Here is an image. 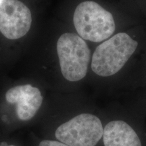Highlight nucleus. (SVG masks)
Here are the masks:
<instances>
[{
	"mask_svg": "<svg viewBox=\"0 0 146 146\" xmlns=\"http://www.w3.org/2000/svg\"><path fill=\"white\" fill-rule=\"evenodd\" d=\"M138 45L125 33L115 35L97 47L92 56V70L101 76L118 72L125 66Z\"/></svg>",
	"mask_w": 146,
	"mask_h": 146,
	"instance_id": "f257e3e1",
	"label": "nucleus"
},
{
	"mask_svg": "<svg viewBox=\"0 0 146 146\" xmlns=\"http://www.w3.org/2000/svg\"><path fill=\"white\" fill-rule=\"evenodd\" d=\"M73 21L79 36L90 41H104L115 31L112 14L94 1L80 3L74 11Z\"/></svg>",
	"mask_w": 146,
	"mask_h": 146,
	"instance_id": "f03ea898",
	"label": "nucleus"
},
{
	"mask_svg": "<svg viewBox=\"0 0 146 146\" xmlns=\"http://www.w3.org/2000/svg\"><path fill=\"white\" fill-rule=\"evenodd\" d=\"M62 74L69 81H78L87 74L91 52L86 42L74 33H64L57 43Z\"/></svg>",
	"mask_w": 146,
	"mask_h": 146,
	"instance_id": "7ed1b4c3",
	"label": "nucleus"
},
{
	"mask_svg": "<svg viewBox=\"0 0 146 146\" xmlns=\"http://www.w3.org/2000/svg\"><path fill=\"white\" fill-rule=\"evenodd\" d=\"M103 132L100 118L84 113L60 125L55 135L59 141L69 146H96Z\"/></svg>",
	"mask_w": 146,
	"mask_h": 146,
	"instance_id": "20e7f679",
	"label": "nucleus"
},
{
	"mask_svg": "<svg viewBox=\"0 0 146 146\" xmlns=\"http://www.w3.org/2000/svg\"><path fill=\"white\" fill-rule=\"evenodd\" d=\"M31 12L18 0H0V32L9 39L23 37L30 30Z\"/></svg>",
	"mask_w": 146,
	"mask_h": 146,
	"instance_id": "39448f33",
	"label": "nucleus"
},
{
	"mask_svg": "<svg viewBox=\"0 0 146 146\" xmlns=\"http://www.w3.org/2000/svg\"><path fill=\"white\" fill-rule=\"evenodd\" d=\"M5 100L10 104H16L18 118L27 121L34 117L41 106L43 97L38 88L24 85L9 89L5 94Z\"/></svg>",
	"mask_w": 146,
	"mask_h": 146,
	"instance_id": "423d86ee",
	"label": "nucleus"
},
{
	"mask_svg": "<svg viewBox=\"0 0 146 146\" xmlns=\"http://www.w3.org/2000/svg\"><path fill=\"white\" fill-rule=\"evenodd\" d=\"M103 139L105 146H141L135 131L123 120L108 123L104 129Z\"/></svg>",
	"mask_w": 146,
	"mask_h": 146,
	"instance_id": "0eeeda50",
	"label": "nucleus"
},
{
	"mask_svg": "<svg viewBox=\"0 0 146 146\" xmlns=\"http://www.w3.org/2000/svg\"><path fill=\"white\" fill-rule=\"evenodd\" d=\"M39 146H69L60 141H52V140H43L39 143Z\"/></svg>",
	"mask_w": 146,
	"mask_h": 146,
	"instance_id": "6e6552de",
	"label": "nucleus"
},
{
	"mask_svg": "<svg viewBox=\"0 0 146 146\" xmlns=\"http://www.w3.org/2000/svg\"><path fill=\"white\" fill-rule=\"evenodd\" d=\"M0 146H8L6 142H2V143H0Z\"/></svg>",
	"mask_w": 146,
	"mask_h": 146,
	"instance_id": "1a4fd4ad",
	"label": "nucleus"
},
{
	"mask_svg": "<svg viewBox=\"0 0 146 146\" xmlns=\"http://www.w3.org/2000/svg\"><path fill=\"white\" fill-rule=\"evenodd\" d=\"M8 146H14V145H8Z\"/></svg>",
	"mask_w": 146,
	"mask_h": 146,
	"instance_id": "9d476101",
	"label": "nucleus"
}]
</instances>
